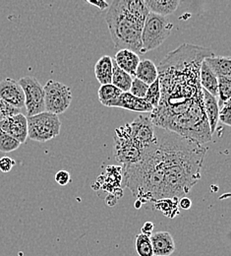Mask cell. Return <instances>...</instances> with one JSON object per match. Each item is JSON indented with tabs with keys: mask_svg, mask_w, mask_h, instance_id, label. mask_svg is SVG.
I'll return each mask as SVG.
<instances>
[{
	"mask_svg": "<svg viewBox=\"0 0 231 256\" xmlns=\"http://www.w3.org/2000/svg\"><path fill=\"white\" fill-rule=\"evenodd\" d=\"M231 100L227 102L220 108V112H219V122H223L228 126H231Z\"/></svg>",
	"mask_w": 231,
	"mask_h": 256,
	"instance_id": "cell-30",
	"label": "cell"
},
{
	"mask_svg": "<svg viewBox=\"0 0 231 256\" xmlns=\"http://www.w3.org/2000/svg\"><path fill=\"white\" fill-rule=\"evenodd\" d=\"M111 108H120L126 110L137 112H152L154 108L145 100V98H138L132 96L129 92L122 93L116 98Z\"/></svg>",
	"mask_w": 231,
	"mask_h": 256,
	"instance_id": "cell-13",
	"label": "cell"
},
{
	"mask_svg": "<svg viewBox=\"0 0 231 256\" xmlns=\"http://www.w3.org/2000/svg\"><path fill=\"white\" fill-rule=\"evenodd\" d=\"M154 256H170L176 248L173 236L168 232H157L151 236Z\"/></svg>",
	"mask_w": 231,
	"mask_h": 256,
	"instance_id": "cell-12",
	"label": "cell"
},
{
	"mask_svg": "<svg viewBox=\"0 0 231 256\" xmlns=\"http://www.w3.org/2000/svg\"><path fill=\"white\" fill-rule=\"evenodd\" d=\"M218 93H219V108L231 100V77H219L218 78Z\"/></svg>",
	"mask_w": 231,
	"mask_h": 256,
	"instance_id": "cell-23",
	"label": "cell"
},
{
	"mask_svg": "<svg viewBox=\"0 0 231 256\" xmlns=\"http://www.w3.org/2000/svg\"><path fill=\"white\" fill-rule=\"evenodd\" d=\"M173 24L167 17L149 13L141 34L142 48L140 54L156 50L170 36Z\"/></svg>",
	"mask_w": 231,
	"mask_h": 256,
	"instance_id": "cell-4",
	"label": "cell"
},
{
	"mask_svg": "<svg viewBox=\"0 0 231 256\" xmlns=\"http://www.w3.org/2000/svg\"><path fill=\"white\" fill-rule=\"evenodd\" d=\"M149 89V85L137 78H133L132 84L129 93L138 98H144Z\"/></svg>",
	"mask_w": 231,
	"mask_h": 256,
	"instance_id": "cell-28",
	"label": "cell"
},
{
	"mask_svg": "<svg viewBox=\"0 0 231 256\" xmlns=\"http://www.w3.org/2000/svg\"><path fill=\"white\" fill-rule=\"evenodd\" d=\"M113 60L121 70L132 76L133 78L135 77L137 66L141 62L138 54L129 50H120L115 54V58Z\"/></svg>",
	"mask_w": 231,
	"mask_h": 256,
	"instance_id": "cell-15",
	"label": "cell"
},
{
	"mask_svg": "<svg viewBox=\"0 0 231 256\" xmlns=\"http://www.w3.org/2000/svg\"><path fill=\"white\" fill-rule=\"evenodd\" d=\"M133 139L144 148L149 147L156 140V130L150 116L139 114L134 122L128 124Z\"/></svg>",
	"mask_w": 231,
	"mask_h": 256,
	"instance_id": "cell-9",
	"label": "cell"
},
{
	"mask_svg": "<svg viewBox=\"0 0 231 256\" xmlns=\"http://www.w3.org/2000/svg\"><path fill=\"white\" fill-rule=\"evenodd\" d=\"M145 5L147 6L150 13H154L160 16L166 17L174 13L181 1L179 0H145Z\"/></svg>",
	"mask_w": 231,
	"mask_h": 256,
	"instance_id": "cell-16",
	"label": "cell"
},
{
	"mask_svg": "<svg viewBox=\"0 0 231 256\" xmlns=\"http://www.w3.org/2000/svg\"><path fill=\"white\" fill-rule=\"evenodd\" d=\"M20 142L15 138L6 134L5 132L0 131V152L10 153L17 150L20 147Z\"/></svg>",
	"mask_w": 231,
	"mask_h": 256,
	"instance_id": "cell-27",
	"label": "cell"
},
{
	"mask_svg": "<svg viewBox=\"0 0 231 256\" xmlns=\"http://www.w3.org/2000/svg\"><path fill=\"white\" fill-rule=\"evenodd\" d=\"M28 137L36 142H47L60 134L61 122L47 112L27 118Z\"/></svg>",
	"mask_w": 231,
	"mask_h": 256,
	"instance_id": "cell-6",
	"label": "cell"
},
{
	"mask_svg": "<svg viewBox=\"0 0 231 256\" xmlns=\"http://www.w3.org/2000/svg\"><path fill=\"white\" fill-rule=\"evenodd\" d=\"M203 89V88H202ZM203 100H204V108L205 114L207 116V120L210 126V130L212 135L215 134L216 129L219 124V104H218V98L212 96L209 92L203 89Z\"/></svg>",
	"mask_w": 231,
	"mask_h": 256,
	"instance_id": "cell-14",
	"label": "cell"
},
{
	"mask_svg": "<svg viewBox=\"0 0 231 256\" xmlns=\"http://www.w3.org/2000/svg\"><path fill=\"white\" fill-rule=\"evenodd\" d=\"M87 3H89L90 5H94V6L98 7L99 10H101V11L109 8L108 3L105 2V1H102V0H98V1H90V0H88Z\"/></svg>",
	"mask_w": 231,
	"mask_h": 256,
	"instance_id": "cell-34",
	"label": "cell"
},
{
	"mask_svg": "<svg viewBox=\"0 0 231 256\" xmlns=\"http://www.w3.org/2000/svg\"><path fill=\"white\" fill-rule=\"evenodd\" d=\"M179 207L184 210H189L192 207V201L188 197H182L179 201Z\"/></svg>",
	"mask_w": 231,
	"mask_h": 256,
	"instance_id": "cell-35",
	"label": "cell"
},
{
	"mask_svg": "<svg viewBox=\"0 0 231 256\" xmlns=\"http://www.w3.org/2000/svg\"><path fill=\"white\" fill-rule=\"evenodd\" d=\"M214 56L212 50L203 46L183 44L160 64L161 100L150 114L155 126L201 145L212 140L200 84V69L205 58Z\"/></svg>",
	"mask_w": 231,
	"mask_h": 256,
	"instance_id": "cell-1",
	"label": "cell"
},
{
	"mask_svg": "<svg viewBox=\"0 0 231 256\" xmlns=\"http://www.w3.org/2000/svg\"><path fill=\"white\" fill-rule=\"evenodd\" d=\"M112 64H113V71H112V79L111 84L119 89L122 93H128L131 88L133 77L123 70H121L112 58Z\"/></svg>",
	"mask_w": 231,
	"mask_h": 256,
	"instance_id": "cell-21",
	"label": "cell"
},
{
	"mask_svg": "<svg viewBox=\"0 0 231 256\" xmlns=\"http://www.w3.org/2000/svg\"><path fill=\"white\" fill-rule=\"evenodd\" d=\"M18 83L22 87L25 95L27 118L45 112L44 91L37 79L32 76H26L21 78Z\"/></svg>",
	"mask_w": 231,
	"mask_h": 256,
	"instance_id": "cell-8",
	"label": "cell"
},
{
	"mask_svg": "<svg viewBox=\"0 0 231 256\" xmlns=\"http://www.w3.org/2000/svg\"><path fill=\"white\" fill-rule=\"evenodd\" d=\"M144 98L154 108V110L159 106V102L161 100V87H160L159 78L149 86L148 92Z\"/></svg>",
	"mask_w": 231,
	"mask_h": 256,
	"instance_id": "cell-26",
	"label": "cell"
},
{
	"mask_svg": "<svg viewBox=\"0 0 231 256\" xmlns=\"http://www.w3.org/2000/svg\"><path fill=\"white\" fill-rule=\"evenodd\" d=\"M156 203V208L160 210L165 216L173 218L175 215L178 214L177 208V200L176 199H162Z\"/></svg>",
	"mask_w": 231,
	"mask_h": 256,
	"instance_id": "cell-25",
	"label": "cell"
},
{
	"mask_svg": "<svg viewBox=\"0 0 231 256\" xmlns=\"http://www.w3.org/2000/svg\"><path fill=\"white\" fill-rule=\"evenodd\" d=\"M114 141V157L119 164L128 166L141 160L146 148L133 139L128 124L115 129Z\"/></svg>",
	"mask_w": 231,
	"mask_h": 256,
	"instance_id": "cell-5",
	"label": "cell"
},
{
	"mask_svg": "<svg viewBox=\"0 0 231 256\" xmlns=\"http://www.w3.org/2000/svg\"><path fill=\"white\" fill-rule=\"evenodd\" d=\"M122 94V92L114 87L112 84L101 85L98 91L99 102L101 104L107 108H111L116 98Z\"/></svg>",
	"mask_w": 231,
	"mask_h": 256,
	"instance_id": "cell-22",
	"label": "cell"
},
{
	"mask_svg": "<svg viewBox=\"0 0 231 256\" xmlns=\"http://www.w3.org/2000/svg\"><path fill=\"white\" fill-rule=\"evenodd\" d=\"M0 98L12 106L22 110L25 108V95L22 87L10 78L3 79L0 82Z\"/></svg>",
	"mask_w": 231,
	"mask_h": 256,
	"instance_id": "cell-10",
	"label": "cell"
},
{
	"mask_svg": "<svg viewBox=\"0 0 231 256\" xmlns=\"http://www.w3.org/2000/svg\"><path fill=\"white\" fill-rule=\"evenodd\" d=\"M200 84L204 90L209 92L212 96L218 98V77L210 69L205 60L201 64Z\"/></svg>",
	"mask_w": 231,
	"mask_h": 256,
	"instance_id": "cell-18",
	"label": "cell"
},
{
	"mask_svg": "<svg viewBox=\"0 0 231 256\" xmlns=\"http://www.w3.org/2000/svg\"><path fill=\"white\" fill-rule=\"evenodd\" d=\"M0 131L15 138L20 144L25 143L28 138L27 116L19 114L0 122Z\"/></svg>",
	"mask_w": 231,
	"mask_h": 256,
	"instance_id": "cell-11",
	"label": "cell"
},
{
	"mask_svg": "<svg viewBox=\"0 0 231 256\" xmlns=\"http://www.w3.org/2000/svg\"><path fill=\"white\" fill-rule=\"evenodd\" d=\"M149 10L141 0H115L109 6L105 21L115 48L140 54L141 34Z\"/></svg>",
	"mask_w": 231,
	"mask_h": 256,
	"instance_id": "cell-3",
	"label": "cell"
},
{
	"mask_svg": "<svg viewBox=\"0 0 231 256\" xmlns=\"http://www.w3.org/2000/svg\"><path fill=\"white\" fill-rule=\"evenodd\" d=\"M112 71H113L112 58L108 56H101L95 66L96 78L100 83V85L111 84Z\"/></svg>",
	"mask_w": 231,
	"mask_h": 256,
	"instance_id": "cell-19",
	"label": "cell"
},
{
	"mask_svg": "<svg viewBox=\"0 0 231 256\" xmlns=\"http://www.w3.org/2000/svg\"><path fill=\"white\" fill-rule=\"evenodd\" d=\"M156 135V147L165 176V199L186 197L201 180L207 148L163 129Z\"/></svg>",
	"mask_w": 231,
	"mask_h": 256,
	"instance_id": "cell-2",
	"label": "cell"
},
{
	"mask_svg": "<svg viewBox=\"0 0 231 256\" xmlns=\"http://www.w3.org/2000/svg\"><path fill=\"white\" fill-rule=\"evenodd\" d=\"M134 78H137L150 86L159 78L158 67L149 60H142L137 66Z\"/></svg>",
	"mask_w": 231,
	"mask_h": 256,
	"instance_id": "cell-17",
	"label": "cell"
},
{
	"mask_svg": "<svg viewBox=\"0 0 231 256\" xmlns=\"http://www.w3.org/2000/svg\"><path fill=\"white\" fill-rule=\"evenodd\" d=\"M206 64L213 71V73L219 77H231V60L230 56H211L205 58Z\"/></svg>",
	"mask_w": 231,
	"mask_h": 256,
	"instance_id": "cell-20",
	"label": "cell"
},
{
	"mask_svg": "<svg viewBox=\"0 0 231 256\" xmlns=\"http://www.w3.org/2000/svg\"><path fill=\"white\" fill-rule=\"evenodd\" d=\"M21 110H22L16 108L0 98V122L6 120L8 118H11L13 116L22 114Z\"/></svg>",
	"mask_w": 231,
	"mask_h": 256,
	"instance_id": "cell-29",
	"label": "cell"
},
{
	"mask_svg": "<svg viewBox=\"0 0 231 256\" xmlns=\"http://www.w3.org/2000/svg\"><path fill=\"white\" fill-rule=\"evenodd\" d=\"M135 250L139 256H154L151 236L139 234L135 238Z\"/></svg>",
	"mask_w": 231,
	"mask_h": 256,
	"instance_id": "cell-24",
	"label": "cell"
},
{
	"mask_svg": "<svg viewBox=\"0 0 231 256\" xmlns=\"http://www.w3.org/2000/svg\"><path fill=\"white\" fill-rule=\"evenodd\" d=\"M154 226H155V224H153L152 222H146L142 226V232L141 234H146L148 236H151L153 234Z\"/></svg>",
	"mask_w": 231,
	"mask_h": 256,
	"instance_id": "cell-33",
	"label": "cell"
},
{
	"mask_svg": "<svg viewBox=\"0 0 231 256\" xmlns=\"http://www.w3.org/2000/svg\"><path fill=\"white\" fill-rule=\"evenodd\" d=\"M55 182L59 186H67L71 182V176L67 170H59L55 174Z\"/></svg>",
	"mask_w": 231,
	"mask_h": 256,
	"instance_id": "cell-32",
	"label": "cell"
},
{
	"mask_svg": "<svg viewBox=\"0 0 231 256\" xmlns=\"http://www.w3.org/2000/svg\"><path fill=\"white\" fill-rule=\"evenodd\" d=\"M16 162L9 158V157H2L0 158V170L4 174H7L9 172L12 168L15 166Z\"/></svg>",
	"mask_w": 231,
	"mask_h": 256,
	"instance_id": "cell-31",
	"label": "cell"
},
{
	"mask_svg": "<svg viewBox=\"0 0 231 256\" xmlns=\"http://www.w3.org/2000/svg\"><path fill=\"white\" fill-rule=\"evenodd\" d=\"M45 112L58 116L65 112L72 102L71 89L57 81L48 80L43 86Z\"/></svg>",
	"mask_w": 231,
	"mask_h": 256,
	"instance_id": "cell-7",
	"label": "cell"
}]
</instances>
